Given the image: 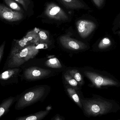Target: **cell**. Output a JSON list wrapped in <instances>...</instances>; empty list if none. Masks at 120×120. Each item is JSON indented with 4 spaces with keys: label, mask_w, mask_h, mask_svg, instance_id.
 <instances>
[{
    "label": "cell",
    "mask_w": 120,
    "mask_h": 120,
    "mask_svg": "<svg viewBox=\"0 0 120 120\" xmlns=\"http://www.w3.org/2000/svg\"><path fill=\"white\" fill-rule=\"evenodd\" d=\"M66 91L69 97L75 104L82 110V98L80 97L77 91L74 88L67 87L66 88Z\"/></svg>",
    "instance_id": "cell-15"
},
{
    "label": "cell",
    "mask_w": 120,
    "mask_h": 120,
    "mask_svg": "<svg viewBox=\"0 0 120 120\" xmlns=\"http://www.w3.org/2000/svg\"><path fill=\"white\" fill-rule=\"evenodd\" d=\"M25 14L15 11L0 2V20L11 25L17 24L26 17Z\"/></svg>",
    "instance_id": "cell-6"
},
{
    "label": "cell",
    "mask_w": 120,
    "mask_h": 120,
    "mask_svg": "<svg viewBox=\"0 0 120 120\" xmlns=\"http://www.w3.org/2000/svg\"><path fill=\"white\" fill-rule=\"evenodd\" d=\"M112 41L108 37L103 38L99 42L98 48L101 50H104L109 48L112 45Z\"/></svg>",
    "instance_id": "cell-20"
},
{
    "label": "cell",
    "mask_w": 120,
    "mask_h": 120,
    "mask_svg": "<svg viewBox=\"0 0 120 120\" xmlns=\"http://www.w3.org/2000/svg\"><path fill=\"white\" fill-rule=\"evenodd\" d=\"M41 16L54 21L65 22L68 21L69 15L58 5L51 2L46 4Z\"/></svg>",
    "instance_id": "cell-4"
},
{
    "label": "cell",
    "mask_w": 120,
    "mask_h": 120,
    "mask_svg": "<svg viewBox=\"0 0 120 120\" xmlns=\"http://www.w3.org/2000/svg\"><path fill=\"white\" fill-rule=\"evenodd\" d=\"M38 52V49L34 45H32L18 52H10L5 63L4 68L8 69L18 68L26 61L34 58Z\"/></svg>",
    "instance_id": "cell-3"
},
{
    "label": "cell",
    "mask_w": 120,
    "mask_h": 120,
    "mask_svg": "<svg viewBox=\"0 0 120 120\" xmlns=\"http://www.w3.org/2000/svg\"><path fill=\"white\" fill-rule=\"evenodd\" d=\"M38 29L35 28L30 31L22 38L19 40L14 39L12 42L10 52H18L30 45L38 44Z\"/></svg>",
    "instance_id": "cell-5"
},
{
    "label": "cell",
    "mask_w": 120,
    "mask_h": 120,
    "mask_svg": "<svg viewBox=\"0 0 120 120\" xmlns=\"http://www.w3.org/2000/svg\"><path fill=\"white\" fill-rule=\"evenodd\" d=\"M61 45L64 48L69 50H80L85 49L87 46L84 43L73 39L68 35H64L60 38Z\"/></svg>",
    "instance_id": "cell-10"
},
{
    "label": "cell",
    "mask_w": 120,
    "mask_h": 120,
    "mask_svg": "<svg viewBox=\"0 0 120 120\" xmlns=\"http://www.w3.org/2000/svg\"><path fill=\"white\" fill-rule=\"evenodd\" d=\"M114 26L115 28L120 29V13L115 20L114 22Z\"/></svg>",
    "instance_id": "cell-25"
},
{
    "label": "cell",
    "mask_w": 120,
    "mask_h": 120,
    "mask_svg": "<svg viewBox=\"0 0 120 120\" xmlns=\"http://www.w3.org/2000/svg\"><path fill=\"white\" fill-rule=\"evenodd\" d=\"M50 111L46 110L40 111L33 114L17 117L15 120H42L48 115Z\"/></svg>",
    "instance_id": "cell-14"
},
{
    "label": "cell",
    "mask_w": 120,
    "mask_h": 120,
    "mask_svg": "<svg viewBox=\"0 0 120 120\" xmlns=\"http://www.w3.org/2000/svg\"><path fill=\"white\" fill-rule=\"evenodd\" d=\"M69 74L80 85L82 84V77L78 71L75 69L71 70L69 71Z\"/></svg>",
    "instance_id": "cell-21"
},
{
    "label": "cell",
    "mask_w": 120,
    "mask_h": 120,
    "mask_svg": "<svg viewBox=\"0 0 120 120\" xmlns=\"http://www.w3.org/2000/svg\"><path fill=\"white\" fill-rule=\"evenodd\" d=\"M45 64L46 66L52 68H60L62 67L60 61L55 57L48 60L45 63Z\"/></svg>",
    "instance_id": "cell-19"
},
{
    "label": "cell",
    "mask_w": 120,
    "mask_h": 120,
    "mask_svg": "<svg viewBox=\"0 0 120 120\" xmlns=\"http://www.w3.org/2000/svg\"><path fill=\"white\" fill-rule=\"evenodd\" d=\"M23 8L26 15L30 17L34 14V3L32 0H15Z\"/></svg>",
    "instance_id": "cell-16"
},
{
    "label": "cell",
    "mask_w": 120,
    "mask_h": 120,
    "mask_svg": "<svg viewBox=\"0 0 120 120\" xmlns=\"http://www.w3.org/2000/svg\"><path fill=\"white\" fill-rule=\"evenodd\" d=\"M50 120H65L63 116L61 115L58 113H57L54 115Z\"/></svg>",
    "instance_id": "cell-26"
},
{
    "label": "cell",
    "mask_w": 120,
    "mask_h": 120,
    "mask_svg": "<svg viewBox=\"0 0 120 120\" xmlns=\"http://www.w3.org/2000/svg\"><path fill=\"white\" fill-rule=\"evenodd\" d=\"M16 101V97H10L3 100L0 104V118L9 111L11 107Z\"/></svg>",
    "instance_id": "cell-13"
},
{
    "label": "cell",
    "mask_w": 120,
    "mask_h": 120,
    "mask_svg": "<svg viewBox=\"0 0 120 120\" xmlns=\"http://www.w3.org/2000/svg\"><path fill=\"white\" fill-rule=\"evenodd\" d=\"M64 78L65 80L71 86L74 87H77L78 86V82L70 74L65 73L64 75Z\"/></svg>",
    "instance_id": "cell-22"
},
{
    "label": "cell",
    "mask_w": 120,
    "mask_h": 120,
    "mask_svg": "<svg viewBox=\"0 0 120 120\" xmlns=\"http://www.w3.org/2000/svg\"><path fill=\"white\" fill-rule=\"evenodd\" d=\"M38 44H48L50 41L49 34L48 32L44 30H40L38 31Z\"/></svg>",
    "instance_id": "cell-18"
},
{
    "label": "cell",
    "mask_w": 120,
    "mask_h": 120,
    "mask_svg": "<svg viewBox=\"0 0 120 120\" xmlns=\"http://www.w3.org/2000/svg\"><path fill=\"white\" fill-rule=\"evenodd\" d=\"M96 6L101 8L104 6L105 3V0H92Z\"/></svg>",
    "instance_id": "cell-24"
},
{
    "label": "cell",
    "mask_w": 120,
    "mask_h": 120,
    "mask_svg": "<svg viewBox=\"0 0 120 120\" xmlns=\"http://www.w3.org/2000/svg\"><path fill=\"white\" fill-rule=\"evenodd\" d=\"M48 94L47 89L43 86L36 87L24 92L16 96L15 110H23L39 101H44Z\"/></svg>",
    "instance_id": "cell-2"
},
{
    "label": "cell",
    "mask_w": 120,
    "mask_h": 120,
    "mask_svg": "<svg viewBox=\"0 0 120 120\" xmlns=\"http://www.w3.org/2000/svg\"></svg>",
    "instance_id": "cell-28"
},
{
    "label": "cell",
    "mask_w": 120,
    "mask_h": 120,
    "mask_svg": "<svg viewBox=\"0 0 120 120\" xmlns=\"http://www.w3.org/2000/svg\"><path fill=\"white\" fill-rule=\"evenodd\" d=\"M21 71L19 67L9 68L0 73V84L5 86L18 82V77Z\"/></svg>",
    "instance_id": "cell-8"
},
{
    "label": "cell",
    "mask_w": 120,
    "mask_h": 120,
    "mask_svg": "<svg viewBox=\"0 0 120 120\" xmlns=\"http://www.w3.org/2000/svg\"><path fill=\"white\" fill-rule=\"evenodd\" d=\"M84 73L97 88L106 86H118L120 85L118 82L111 78L90 71H85Z\"/></svg>",
    "instance_id": "cell-7"
},
{
    "label": "cell",
    "mask_w": 120,
    "mask_h": 120,
    "mask_svg": "<svg viewBox=\"0 0 120 120\" xmlns=\"http://www.w3.org/2000/svg\"><path fill=\"white\" fill-rule=\"evenodd\" d=\"M66 8L72 10L85 9L88 10L89 8L82 0H59Z\"/></svg>",
    "instance_id": "cell-12"
},
{
    "label": "cell",
    "mask_w": 120,
    "mask_h": 120,
    "mask_svg": "<svg viewBox=\"0 0 120 120\" xmlns=\"http://www.w3.org/2000/svg\"><path fill=\"white\" fill-rule=\"evenodd\" d=\"M6 44V41H5L0 45V64L1 61L3 58V56L4 53V51L5 50V47Z\"/></svg>",
    "instance_id": "cell-23"
},
{
    "label": "cell",
    "mask_w": 120,
    "mask_h": 120,
    "mask_svg": "<svg viewBox=\"0 0 120 120\" xmlns=\"http://www.w3.org/2000/svg\"><path fill=\"white\" fill-rule=\"evenodd\" d=\"M78 31L83 38L89 36L96 29V25L94 22L86 20H80L76 23Z\"/></svg>",
    "instance_id": "cell-11"
},
{
    "label": "cell",
    "mask_w": 120,
    "mask_h": 120,
    "mask_svg": "<svg viewBox=\"0 0 120 120\" xmlns=\"http://www.w3.org/2000/svg\"><path fill=\"white\" fill-rule=\"evenodd\" d=\"M51 71L37 67H30L24 71V76L27 80H32L45 77L50 75Z\"/></svg>",
    "instance_id": "cell-9"
},
{
    "label": "cell",
    "mask_w": 120,
    "mask_h": 120,
    "mask_svg": "<svg viewBox=\"0 0 120 120\" xmlns=\"http://www.w3.org/2000/svg\"><path fill=\"white\" fill-rule=\"evenodd\" d=\"M116 34H117L119 35L120 36V31H118L116 32Z\"/></svg>",
    "instance_id": "cell-27"
},
{
    "label": "cell",
    "mask_w": 120,
    "mask_h": 120,
    "mask_svg": "<svg viewBox=\"0 0 120 120\" xmlns=\"http://www.w3.org/2000/svg\"><path fill=\"white\" fill-rule=\"evenodd\" d=\"M82 110L87 118L101 117L120 110L119 104L115 100L108 99L99 95L90 98H82Z\"/></svg>",
    "instance_id": "cell-1"
},
{
    "label": "cell",
    "mask_w": 120,
    "mask_h": 120,
    "mask_svg": "<svg viewBox=\"0 0 120 120\" xmlns=\"http://www.w3.org/2000/svg\"><path fill=\"white\" fill-rule=\"evenodd\" d=\"M3 0L5 5L11 9L15 11L22 13L26 15L25 12L22 8L15 0Z\"/></svg>",
    "instance_id": "cell-17"
}]
</instances>
